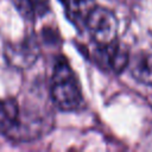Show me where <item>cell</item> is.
Wrapping results in <instances>:
<instances>
[{"label":"cell","mask_w":152,"mask_h":152,"mask_svg":"<svg viewBox=\"0 0 152 152\" xmlns=\"http://www.w3.org/2000/svg\"><path fill=\"white\" fill-rule=\"evenodd\" d=\"M50 93L53 103L62 110H76L83 99L78 80L66 61L61 59L53 68L50 82Z\"/></svg>","instance_id":"obj_1"},{"label":"cell","mask_w":152,"mask_h":152,"mask_svg":"<svg viewBox=\"0 0 152 152\" xmlns=\"http://www.w3.org/2000/svg\"><path fill=\"white\" fill-rule=\"evenodd\" d=\"M84 26L97 45H104L116 39L118 19L108 8L95 6L88 14Z\"/></svg>","instance_id":"obj_2"},{"label":"cell","mask_w":152,"mask_h":152,"mask_svg":"<svg viewBox=\"0 0 152 152\" xmlns=\"http://www.w3.org/2000/svg\"><path fill=\"white\" fill-rule=\"evenodd\" d=\"M128 61L129 57L127 49L116 39L104 45H97L95 62L102 69L119 74L127 66Z\"/></svg>","instance_id":"obj_3"},{"label":"cell","mask_w":152,"mask_h":152,"mask_svg":"<svg viewBox=\"0 0 152 152\" xmlns=\"http://www.w3.org/2000/svg\"><path fill=\"white\" fill-rule=\"evenodd\" d=\"M20 109L14 99L0 100V129L5 133H13L20 127Z\"/></svg>","instance_id":"obj_4"},{"label":"cell","mask_w":152,"mask_h":152,"mask_svg":"<svg viewBox=\"0 0 152 152\" xmlns=\"http://www.w3.org/2000/svg\"><path fill=\"white\" fill-rule=\"evenodd\" d=\"M62 2L68 18L77 25H84L88 14L96 6L95 0H62Z\"/></svg>","instance_id":"obj_5"},{"label":"cell","mask_w":152,"mask_h":152,"mask_svg":"<svg viewBox=\"0 0 152 152\" xmlns=\"http://www.w3.org/2000/svg\"><path fill=\"white\" fill-rule=\"evenodd\" d=\"M131 72L140 83L152 86V53L138 56L131 66Z\"/></svg>","instance_id":"obj_6"}]
</instances>
